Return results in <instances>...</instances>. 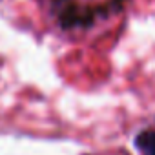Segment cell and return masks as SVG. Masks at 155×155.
Returning a JSON list of instances; mask_svg holds the SVG:
<instances>
[{"label": "cell", "mask_w": 155, "mask_h": 155, "mask_svg": "<svg viewBox=\"0 0 155 155\" xmlns=\"http://www.w3.org/2000/svg\"><path fill=\"white\" fill-rule=\"evenodd\" d=\"M135 144L142 155H155V131L153 130L140 131L135 139Z\"/></svg>", "instance_id": "obj_2"}, {"label": "cell", "mask_w": 155, "mask_h": 155, "mask_svg": "<svg viewBox=\"0 0 155 155\" xmlns=\"http://www.w3.org/2000/svg\"><path fill=\"white\" fill-rule=\"evenodd\" d=\"M126 0H49L55 20L64 29H88L115 15Z\"/></svg>", "instance_id": "obj_1"}]
</instances>
